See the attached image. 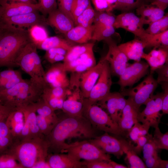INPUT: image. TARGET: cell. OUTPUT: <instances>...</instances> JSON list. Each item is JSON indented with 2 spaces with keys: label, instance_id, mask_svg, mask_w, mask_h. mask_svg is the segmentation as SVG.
Instances as JSON below:
<instances>
[{
  "label": "cell",
  "instance_id": "db71d44e",
  "mask_svg": "<svg viewBox=\"0 0 168 168\" xmlns=\"http://www.w3.org/2000/svg\"><path fill=\"white\" fill-rule=\"evenodd\" d=\"M163 90L162 110V114H168V82H163L159 83Z\"/></svg>",
  "mask_w": 168,
  "mask_h": 168
},
{
  "label": "cell",
  "instance_id": "7dc6e473",
  "mask_svg": "<svg viewBox=\"0 0 168 168\" xmlns=\"http://www.w3.org/2000/svg\"><path fill=\"white\" fill-rule=\"evenodd\" d=\"M94 54L93 49H92L82 54L76 59L71 61L67 63H63L65 70L67 72H72L76 67Z\"/></svg>",
  "mask_w": 168,
  "mask_h": 168
},
{
  "label": "cell",
  "instance_id": "f5cc1de1",
  "mask_svg": "<svg viewBox=\"0 0 168 168\" xmlns=\"http://www.w3.org/2000/svg\"><path fill=\"white\" fill-rule=\"evenodd\" d=\"M73 0H57L58 9L74 22V19L71 11Z\"/></svg>",
  "mask_w": 168,
  "mask_h": 168
},
{
  "label": "cell",
  "instance_id": "d4e9b609",
  "mask_svg": "<svg viewBox=\"0 0 168 168\" xmlns=\"http://www.w3.org/2000/svg\"><path fill=\"white\" fill-rule=\"evenodd\" d=\"M141 58L146 61L150 68V73L153 72L165 63H168V49L154 47L148 53L144 52Z\"/></svg>",
  "mask_w": 168,
  "mask_h": 168
},
{
  "label": "cell",
  "instance_id": "816d5d0a",
  "mask_svg": "<svg viewBox=\"0 0 168 168\" xmlns=\"http://www.w3.org/2000/svg\"><path fill=\"white\" fill-rule=\"evenodd\" d=\"M43 91L57 98L66 97L69 93V90L68 88L57 87H45Z\"/></svg>",
  "mask_w": 168,
  "mask_h": 168
},
{
  "label": "cell",
  "instance_id": "4316f807",
  "mask_svg": "<svg viewBox=\"0 0 168 168\" xmlns=\"http://www.w3.org/2000/svg\"><path fill=\"white\" fill-rule=\"evenodd\" d=\"M136 10L143 25H149L165 15L164 10L150 3L144 4Z\"/></svg>",
  "mask_w": 168,
  "mask_h": 168
},
{
  "label": "cell",
  "instance_id": "ab89813d",
  "mask_svg": "<svg viewBox=\"0 0 168 168\" xmlns=\"http://www.w3.org/2000/svg\"><path fill=\"white\" fill-rule=\"evenodd\" d=\"M149 3L148 0H117L114 10L123 12H130L144 4Z\"/></svg>",
  "mask_w": 168,
  "mask_h": 168
},
{
  "label": "cell",
  "instance_id": "5bb4252c",
  "mask_svg": "<svg viewBox=\"0 0 168 168\" xmlns=\"http://www.w3.org/2000/svg\"><path fill=\"white\" fill-rule=\"evenodd\" d=\"M140 18L131 12H124L116 16L113 25L115 29L121 28L130 32L141 40L146 33Z\"/></svg>",
  "mask_w": 168,
  "mask_h": 168
},
{
  "label": "cell",
  "instance_id": "3957f363",
  "mask_svg": "<svg viewBox=\"0 0 168 168\" xmlns=\"http://www.w3.org/2000/svg\"><path fill=\"white\" fill-rule=\"evenodd\" d=\"M46 86L31 78L23 79L11 88L0 92V105L14 109L27 106L41 98Z\"/></svg>",
  "mask_w": 168,
  "mask_h": 168
},
{
  "label": "cell",
  "instance_id": "52a82bcc",
  "mask_svg": "<svg viewBox=\"0 0 168 168\" xmlns=\"http://www.w3.org/2000/svg\"><path fill=\"white\" fill-rule=\"evenodd\" d=\"M152 73H150L136 86L127 89L124 88L120 93L124 96H128V99L138 108H140L142 105H145L154 95L158 84Z\"/></svg>",
  "mask_w": 168,
  "mask_h": 168
},
{
  "label": "cell",
  "instance_id": "ee69618b",
  "mask_svg": "<svg viewBox=\"0 0 168 168\" xmlns=\"http://www.w3.org/2000/svg\"><path fill=\"white\" fill-rule=\"evenodd\" d=\"M152 137L153 142L157 148L168 150V132L163 133L159 127L156 128Z\"/></svg>",
  "mask_w": 168,
  "mask_h": 168
},
{
  "label": "cell",
  "instance_id": "83f0119b",
  "mask_svg": "<svg viewBox=\"0 0 168 168\" xmlns=\"http://www.w3.org/2000/svg\"><path fill=\"white\" fill-rule=\"evenodd\" d=\"M118 46L128 60H132L136 61L141 60L145 48L143 42L139 38H135Z\"/></svg>",
  "mask_w": 168,
  "mask_h": 168
},
{
  "label": "cell",
  "instance_id": "7402d4cb",
  "mask_svg": "<svg viewBox=\"0 0 168 168\" xmlns=\"http://www.w3.org/2000/svg\"><path fill=\"white\" fill-rule=\"evenodd\" d=\"M46 161L50 168H85L86 161H82L68 154H55L48 155Z\"/></svg>",
  "mask_w": 168,
  "mask_h": 168
},
{
  "label": "cell",
  "instance_id": "be15d7a7",
  "mask_svg": "<svg viewBox=\"0 0 168 168\" xmlns=\"http://www.w3.org/2000/svg\"><path fill=\"white\" fill-rule=\"evenodd\" d=\"M33 168H50L46 161H40L36 162Z\"/></svg>",
  "mask_w": 168,
  "mask_h": 168
},
{
  "label": "cell",
  "instance_id": "74e56055",
  "mask_svg": "<svg viewBox=\"0 0 168 168\" xmlns=\"http://www.w3.org/2000/svg\"><path fill=\"white\" fill-rule=\"evenodd\" d=\"M94 44L93 43H86L81 45L72 46L67 51L63 63L71 61L82 54L93 49Z\"/></svg>",
  "mask_w": 168,
  "mask_h": 168
},
{
  "label": "cell",
  "instance_id": "484cf974",
  "mask_svg": "<svg viewBox=\"0 0 168 168\" xmlns=\"http://www.w3.org/2000/svg\"><path fill=\"white\" fill-rule=\"evenodd\" d=\"M150 134L148 139L143 146L142 150L143 159L147 168H161L163 160L158 156V150Z\"/></svg>",
  "mask_w": 168,
  "mask_h": 168
},
{
  "label": "cell",
  "instance_id": "ac0fdd59",
  "mask_svg": "<svg viewBox=\"0 0 168 168\" xmlns=\"http://www.w3.org/2000/svg\"><path fill=\"white\" fill-rule=\"evenodd\" d=\"M32 42L27 44L20 51L16 59V64L17 67H20L23 71L29 75L30 78L46 85L44 81L40 78L37 73L31 53Z\"/></svg>",
  "mask_w": 168,
  "mask_h": 168
},
{
  "label": "cell",
  "instance_id": "277c9868",
  "mask_svg": "<svg viewBox=\"0 0 168 168\" xmlns=\"http://www.w3.org/2000/svg\"><path fill=\"white\" fill-rule=\"evenodd\" d=\"M49 149L45 137L15 140L7 152L11 154L22 168H33L40 161H46Z\"/></svg>",
  "mask_w": 168,
  "mask_h": 168
},
{
  "label": "cell",
  "instance_id": "9f6ffc18",
  "mask_svg": "<svg viewBox=\"0 0 168 168\" xmlns=\"http://www.w3.org/2000/svg\"><path fill=\"white\" fill-rule=\"evenodd\" d=\"M86 161V167L87 168H113L109 162L105 161L95 160Z\"/></svg>",
  "mask_w": 168,
  "mask_h": 168
},
{
  "label": "cell",
  "instance_id": "6f0895ef",
  "mask_svg": "<svg viewBox=\"0 0 168 168\" xmlns=\"http://www.w3.org/2000/svg\"><path fill=\"white\" fill-rule=\"evenodd\" d=\"M91 0L93 3L96 11L111 12L108 0Z\"/></svg>",
  "mask_w": 168,
  "mask_h": 168
},
{
  "label": "cell",
  "instance_id": "f546056e",
  "mask_svg": "<svg viewBox=\"0 0 168 168\" xmlns=\"http://www.w3.org/2000/svg\"><path fill=\"white\" fill-rule=\"evenodd\" d=\"M93 31V25L89 28L78 25L74 26L64 35L68 41L84 44L91 40Z\"/></svg>",
  "mask_w": 168,
  "mask_h": 168
},
{
  "label": "cell",
  "instance_id": "4dcf8cb0",
  "mask_svg": "<svg viewBox=\"0 0 168 168\" xmlns=\"http://www.w3.org/2000/svg\"><path fill=\"white\" fill-rule=\"evenodd\" d=\"M23 79L18 70L8 68L0 71V92L11 88Z\"/></svg>",
  "mask_w": 168,
  "mask_h": 168
},
{
  "label": "cell",
  "instance_id": "836d02e7",
  "mask_svg": "<svg viewBox=\"0 0 168 168\" xmlns=\"http://www.w3.org/2000/svg\"><path fill=\"white\" fill-rule=\"evenodd\" d=\"M6 119L0 122V155L7 152L15 140L6 124Z\"/></svg>",
  "mask_w": 168,
  "mask_h": 168
},
{
  "label": "cell",
  "instance_id": "94428289",
  "mask_svg": "<svg viewBox=\"0 0 168 168\" xmlns=\"http://www.w3.org/2000/svg\"><path fill=\"white\" fill-rule=\"evenodd\" d=\"M149 3L165 10L168 5V0H148Z\"/></svg>",
  "mask_w": 168,
  "mask_h": 168
},
{
  "label": "cell",
  "instance_id": "8fae6325",
  "mask_svg": "<svg viewBox=\"0 0 168 168\" xmlns=\"http://www.w3.org/2000/svg\"><path fill=\"white\" fill-rule=\"evenodd\" d=\"M149 67L147 63L141 60L129 64L116 82L120 86L121 91L126 86L132 87L147 74Z\"/></svg>",
  "mask_w": 168,
  "mask_h": 168
},
{
  "label": "cell",
  "instance_id": "681fc988",
  "mask_svg": "<svg viewBox=\"0 0 168 168\" xmlns=\"http://www.w3.org/2000/svg\"><path fill=\"white\" fill-rule=\"evenodd\" d=\"M96 64V59L94 54L76 67L71 72L81 74L91 68Z\"/></svg>",
  "mask_w": 168,
  "mask_h": 168
},
{
  "label": "cell",
  "instance_id": "f6af8a7d",
  "mask_svg": "<svg viewBox=\"0 0 168 168\" xmlns=\"http://www.w3.org/2000/svg\"><path fill=\"white\" fill-rule=\"evenodd\" d=\"M0 168H23L11 154L5 152L0 155Z\"/></svg>",
  "mask_w": 168,
  "mask_h": 168
},
{
  "label": "cell",
  "instance_id": "5b68a950",
  "mask_svg": "<svg viewBox=\"0 0 168 168\" xmlns=\"http://www.w3.org/2000/svg\"><path fill=\"white\" fill-rule=\"evenodd\" d=\"M83 104L82 115L88 120L94 128L118 135L126 134L100 106L95 104H90L84 99Z\"/></svg>",
  "mask_w": 168,
  "mask_h": 168
},
{
  "label": "cell",
  "instance_id": "60d3db41",
  "mask_svg": "<svg viewBox=\"0 0 168 168\" xmlns=\"http://www.w3.org/2000/svg\"><path fill=\"white\" fill-rule=\"evenodd\" d=\"M30 38L36 45L44 41L48 37L47 31L44 26L35 25L30 27L28 30Z\"/></svg>",
  "mask_w": 168,
  "mask_h": 168
},
{
  "label": "cell",
  "instance_id": "7a4b0ae2",
  "mask_svg": "<svg viewBox=\"0 0 168 168\" xmlns=\"http://www.w3.org/2000/svg\"><path fill=\"white\" fill-rule=\"evenodd\" d=\"M31 42L28 30L0 23V68L17 67L15 60L17 55Z\"/></svg>",
  "mask_w": 168,
  "mask_h": 168
},
{
  "label": "cell",
  "instance_id": "8992f818",
  "mask_svg": "<svg viewBox=\"0 0 168 168\" xmlns=\"http://www.w3.org/2000/svg\"><path fill=\"white\" fill-rule=\"evenodd\" d=\"M67 152L75 159L89 161L95 160L109 162L110 156L91 143L89 141L84 140L68 144L62 153Z\"/></svg>",
  "mask_w": 168,
  "mask_h": 168
},
{
  "label": "cell",
  "instance_id": "7c38bea8",
  "mask_svg": "<svg viewBox=\"0 0 168 168\" xmlns=\"http://www.w3.org/2000/svg\"><path fill=\"white\" fill-rule=\"evenodd\" d=\"M98 102L99 105L105 109L112 120L118 124L127 102L124 96L120 93L110 92Z\"/></svg>",
  "mask_w": 168,
  "mask_h": 168
},
{
  "label": "cell",
  "instance_id": "f1b7e54d",
  "mask_svg": "<svg viewBox=\"0 0 168 168\" xmlns=\"http://www.w3.org/2000/svg\"><path fill=\"white\" fill-rule=\"evenodd\" d=\"M6 123L15 140L17 139L21 133L24 123L22 110L16 109L12 111L6 118Z\"/></svg>",
  "mask_w": 168,
  "mask_h": 168
},
{
  "label": "cell",
  "instance_id": "9a60e30c",
  "mask_svg": "<svg viewBox=\"0 0 168 168\" xmlns=\"http://www.w3.org/2000/svg\"><path fill=\"white\" fill-rule=\"evenodd\" d=\"M105 61L104 57L102 58L94 66L80 74L79 87L84 99L88 97L102 72Z\"/></svg>",
  "mask_w": 168,
  "mask_h": 168
},
{
  "label": "cell",
  "instance_id": "c3c4849f",
  "mask_svg": "<svg viewBox=\"0 0 168 168\" xmlns=\"http://www.w3.org/2000/svg\"><path fill=\"white\" fill-rule=\"evenodd\" d=\"M36 121L41 133L45 137L50 133L55 125L44 117L38 114L36 115Z\"/></svg>",
  "mask_w": 168,
  "mask_h": 168
},
{
  "label": "cell",
  "instance_id": "d6986e66",
  "mask_svg": "<svg viewBox=\"0 0 168 168\" xmlns=\"http://www.w3.org/2000/svg\"><path fill=\"white\" fill-rule=\"evenodd\" d=\"M63 63L53 64L45 72L44 79L47 86L68 88L70 80L67 74Z\"/></svg>",
  "mask_w": 168,
  "mask_h": 168
},
{
  "label": "cell",
  "instance_id": "4fadbf2b",
  "mask_svg": "<svg viewBox=\"0 0 168 168\" xmlns=\"http://www.w3.org/2000/svg\"><path fill=\"white\" fill-rule=\"evenodd\" d=\"M22 111L24 118L23 127L19 140H24L37 137H45L38 127L36 112L33 103L19 108Z\"/></svg>",
  "mask_w": 168,
  "mask_h": 168
},
{
  "label": "cell",
  "instance_id": "03108f58",
  "mask_svg": "<svg viewBox=\"0 0 168 168\" xmlns=\"http://www.w3.org/2000/svg\"><path fill=\"white\" fill-rule=\"evenodd\" d=\"M1 7L0 5V16H1Z\"/></svg>",
  "mask_w": 168,
  "mask_h": 168
},
{
  "label": "cell",
  "instance_id": "30bf717a",
  "mask_svg": "<svg viewBox=\"0 0 168 168\" xmlns=\"http://www.w3.org/2000/svg\"><path fill=\"white\" fill-rule=\"evenodd\" d=\"M111 75L109 63L105 60L102 72L97 81L91 91L88 97L84 99L88 104H96L110 92L112 84Z\"/></svg>",
  "mask_w": 168,
  "mask_h": 168
},
{
  "label": "cell",
  "instance_id": "f35d334b",
  "mask_svg": "<svg viewBox=\"0 0 168 168\" xmlns=\"http://www.w3.org/2000/svg\"><path fill=\"white\" fill-rule=\"evenodd\" d=\"M95 14V11L91 6V2L86 8L75 20V25L86 28L91 27Z\"/></svg>",
  "mask_w": 168,
  "mask_h": 168
},
{
  "label": "cell",
  "instance_id": "1f68e13d",
  "mask_svg": "<svg viewBox=\"0 0 168 168\" xmlns=\"http://www.w3.org/2000/svg\"><path fill=\"white\" fill-rule=\"evenodd\" d=\"M122 149L124 153L126 155V160L131 168H147L142 159L138 156L133 148V145L126 140L121 139L119 140Z\"/></svg>",
  "mask_w": 168,
  "mask_h": 168
},
{
  "label": "cell",
  "instance_id": "91938a15",
  "mask_svg": "<svg viewBox=\"0 0 168 168\" xmlns=\"http://www.w3.org/2000/svg\"><path fill=\"white\" fill-rule=\"evenodd\" d=\"M15 109L0 105V122L6 119L10 113Z\"/></svg>",
  "mask_w": 168,
  "mask_h": 168
},
{
  "label": "cell",
  "instance_id": "680465c9",
  "mask_svg": "<svg viewBox=\"0 0 168 168\" xmlns=\"http://www.w3.org/2000/svg\"><path fill=\"white\" fill-rule=\"evenodd\" d=\"M150 134L148 133L146 135L139 137L136 143L137 145L134 146L133 145V148L137 154H139L141 152L143 146L148 139Z\"/></svg>",
  "mask_w": 168,
  "mask_h": 168
},
{
  "label": "cell",
  "instance_id": "f907efd6",
  "mask_svg": "<svg viewBox=\"0 0 168 168\" xmlns=\"http://www.w3.org/2000/svg\"><path fill=\"white\" fill-rule=\"evenodd\" d=\"M39 11L44 16L57 8V0H40Z\"/></svg>",
  "mask_w": 168,
  "mask_h": 168
},
{
  "label": "cell",
  "instance_id": "003e7915",
  "mask_svg": "<svg viewBox=\"0 0 168 168\" xmlns=\"http://www.w3.org/2000/svg\"><path fill=\"white\" fill-rule=\"evenodd\" d=\"M7 1H10V2H14L15 0H7Z\"/></svg>",
  "mask_w": 168,
  "mask_h": 168
},
{
  "label": "cell",
  "instance_id": "44dd1931",
  "mask_svg": "<svg viewBox=\"0 0 168 168\" xmlns=\"http://www.w3.org/2000/svg\"><path fill=\"white\" fill-rule=\"evenodd\" d=\"M89 141L104 152L112 154L119 159L124 154L119 140L105 132L102 135L95 137Z\"/></svg>",
  "mask_w": 168,
  "mask_h": 168
},
{
  "label": "cell",
  "instance_id": "8d00e7d4",
  "mask_svg": "<svg viewBox=\"0 0 168 168\" xmlns=\"http://www.w3.org/2000/svg\"><path fill=\"white\" fill-rule=\"evenodd\" d=\"M93 26L91 40L100 41L111 38L115 33V28L113 25H101Z\"/></svg>",
  "mask_w": 168,
  "mask_h": 168
},
{
  "label": "cell",
  "instance_id": "e7e4bbea",
  "mask_svg": "<svg viewBox=\"0 0 168 168\" xmlns=\"http://www.w3.org/2000/svg\"><path fill=\"white\" fill-rule=\"evenodd\" d=\"M109 163L112 166L113 168H127V167L122 164H119L114 161L111 160L109 161Z\"/></svg>",
  "mask_w": 168,
  "mask_h": 168
},
{
  "label": "cell",
  "instance_id": "d590c367",
  "mask_svg": "<svg viewBox=\"0 0 168 168\" xmlns=\"http://www.w3.org/2000/svg\"><path fill=\"white\" fill-rule=\"evenodd\" d=\"M68 41L57 36L48 37L36 46L37 49L45 51L56 48H62L68 50L72 46Z\"/></svg>",
  "mask_w": 168,
  "mask_h": 168
},
{
  "label": "cell",
  "instance_id": "603a6c76",
  "mask_svg": "<svg viewBox=\"0 0 168 168\" xmlns=\"http://www.w3.org/2000/svg\"><path fill=\"white\" fill-rule=\"evenodd\" d=\"M137 107L129 99H127L121 118L118 123L121 129L125 134L130 131L134 124L138 122L137 117L139 112Z\"/></svg>",
  "mask_w": 168,
  "mask_h": 168
},
{
  "label": "cell",
  "instance_id": "ba28073f",
  "mask_svg": "<svg viewBox=\"0 0 168 168\" xmlns=\"http://www.w3.org/2000/svg\"><path fill=\"white\" fill-rule=\"evenodd\" d=\"M163 92L153 95L146 104L145 108L139 112L137 117L138 122L147 124L150 127H159L162 114V110Z\"/></svg>",
  "mask_w": 168,
  "mask_h": 168
},
{
  "label": "cell",
  "instance_id": "e575fe53",
  "mask_svg": "<svg viewBox=\"0 0 168 168\" xmlns=\"http://www.w3.org/2000/svg\"><path fill=\"white\" fill-rule=\"evenodd\" d=\"M33 105L38 115L44 117L55 125L59 118L55 111L44 101L42 97L38 100L33 103Z\"/></svg>",
  "mask_w": 168,
  "mask_h": 168
},
{
  "label": "cell",
  "instance_id": "cb8c5ba5",
  "mask_svg": "<svg viewBox=\"0 0 168 168\" xmlns=\"http://www.w3.org/2000/svg\"><path fill=\"white\" fill-rule=\"evenodd\" d=\"M46 19L47 23L65 34L75 26L74 22L58 8L50 12Z\"/></svg>",
  "mask_w": 168,
  "mask_h": 168
},
{
  "label": "cell",
  "instance_id": "9c48e42d",
  "mask_svg": "<svg viewBox=\"0 0 168 168\" xmlns=\"http://www.w3.org/2000/svg\"><path fill=\"white\" fill-rule=\"evenodd\" d=\"M105 41L109 49L104 57L109 63L111 75L119 77L129 64L128 59L111 37Z\"/></svg>",
  "mask_w": 168,
  "mask_h": 168
},
{
  "label": "cell",
  "instance_id": "2e32d148",
  "mask_svg": "<svg viewBox=\"0 0 168 168\" xmlns=\"http://www.w3.org/2000/svg\"><path fill=\"white\" fill-rule=\"evenodd\" d=\"M37 11L10 17L0 19V23L17 27H30L35 25L44 26L47 24L46 19L43 15H40Z\"/></svg>",
  "mask_w": 168,
  "mask_h": 168
},
{
  "label": "cell",
  "instance_id": "b9f144b4",
  "mask_svg": "<svg viewBox=\"0 0 168 168\" xmlns=\"http://www.w3.org/2000/svg\"><path fill=\"white\" fill-rule=\"evenodd\" d=\"M149 25V26L145 30L146 32L150 34H159L168 30V13L160 19Z\"/></svg>",
  "mask_w": 168,
  "mask_h": 168
},
{
  "label": "cell",
  "instance_id": "ffe728a7",
  "mask_svg": "<svg viewBox=\"0 0 168 168\" xmlns=\"http://www.w3.org/2000/svg\"><path fill=\"white\" fill-rule=\"evenodd\" d=\"M1 11L0 19L39 11V3L30 4L0 0Z\"/></svg>",
  "mask_w": 168,
  "mask_h": 168
},
{
  "label": "cell",
  "instance_id": "bcb514c9",
  "mask_svg": "<svg viewBox=\"0 0 168 168\" xmlns=\"http://www.w3.org/2000/svg\"><path fill=\"white\" fill-rule=\"evenodd\" d=\"M91 2V0H73L71 11L74 22L75 20L86 8Z\"/></svg>",
  "mask_w": 168,
  "mask_h": 168
},
{
  "label": "cell",
  "instance_id": "11a10c76",
  "mask_svg": "<svg viewBox=\"0 0 168 168\" xmlns=\"http://www.w3.org/2000/svg\"><path fill=\"white\" fill-rule=\"evenodd\" d=\"M155 71L158 74L156 80L158 84L163 82H168V63L157 68Z\"/></svg>",
  "mask_w": 168,
  "mask_h": 168
},
{
  "label": "cell",
  "instance_id": "e0dca14e",
  "mask_svg": "<svg viewBox=\"0 0 168 168\" xmlns=\"http://www.w3.org/2000/svg\"><path fill=\"white\" fill-rule=\"evenodd\" d=\"M70 93L68 98L64 101L62 110L68 116H81L83 108L84 98L77 84L69 87Z\"/></svg>",
  "mask_w": 168,
  "mask_h": 168
},
{
  "label": "cell",
  "instance_id": "6125c7cd",
  "mask_svg": "<svg viewBox=\"0 0 168 168\" xmlns=\"http://www.w3.org/2000/svg\"><path fill=\"white\" fill-rule=\"evenodd\" d=\"M67 50L62 48H56L49 49L46 51L47 54H61L65 55Z\"/></svg>",
  "mask_w": 168,
  "mask_h": 168
},
{
  "label": "cell",
  "instance_id": "d6a6232c",
  "mask_svg": "<svg viewBox=\"0 0 168 168\" xmlns=\"http://www.w3.org/2000/svg\"><path fill=\"white\" fill-rule=\"evenodd\" d=\"M140 40L143 42L145 48L153 47L168 49V30L156 34L146 32Z\"/></svg>",
  "mask_w": 168,
  "mask_h": 168
},
{
  "label": "cell",
  "instance_id": "7bdbcfd3",
  "mask_svg": "<svg viewBox=\"0 0 168 168\" xmlns=\"http://www.w3.org/2000/svg\"><path fill=\"white\" fill-rule=\"evenodd\" d=\"M150 127L147 124H141L138 122L132 127L128 134L132 141L136 143L139 137L146 135L149 133Z\"/></svg>",
  "mask_w": 168,
  "mask_h": 168
},
{
  "label": "cell",
  "instance_id": "6da1fadb",
  "mask_svg": "<svg viewBox=\"0 0 168 168\" xmlns=\"http://www.w3.org/2000/svg\"><path fill=\"white\" fill-rule=\"evenodd\" d=\"M94 128L84 116H66L60 119L45 138L49 149L61 152L68 144V139L74 138H90L94 137Z\"/></svg>",
  "mask_w": 168,
  "mask_h": 168
}]
</instances>
